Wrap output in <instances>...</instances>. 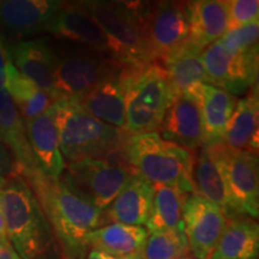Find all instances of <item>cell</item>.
Instances as JSON below:
<instances>
[{
    "mask_svg": "<svg viewBox=\"0 0 259 259\" xmlns=\"http://www.w3.org/2000/svg\"><path fill=\"white\" fill-rule=\"evenodd\" d=\"M155 185L135 174L105 210L106 221L142 227L147 225L153 206Z\"/></svg>",
    "mask_w": 259,
    "mask_h": 259,
    "instance_id": "20",
    "label": "cell"
},
{
    "mask_svg": "<svg viewBox=\"0 0 259 259\" xmlns=\"http://www.w3.org/2000/svg\"><path fill=\"white\" fill-rule=\"evenodd\" d=\"M120 80L125 99L124 131L128 135L156 132L174 99L164 70L154 61L124 65Z\"/></svg>",
    "mask_w": 259,
    "mask_h": 259,
    "instance_id": "4",
    "label": "cell"
},
{
    "mask_svg": "<svg viewBox=\"0 0 259 259\" xmlns=\"http://www.w3.org/2000/svg\"><path fill=\"white\" fill-rule=\"evenodd\" d=\"M16 174H18L17 163L6 145L0 142V189Z\"/></svg>",
    "mask_w": 259,
    "mask_h": 259,
    "instance_id": "33",
    "label": "cell"
},
{
    "mask_svg": "<svg viewBox=\"0 0 259 259\" xmlns=\"http://www.w3.org/2000/svg\"><path fill=\"white\" fill-rule=\"evenodd\" d=\"M10 61L6 45L3 40L2 30H0V89H5V80H6V67Z\"/></svg>",
    "mask_w": 259,
    "mask_h": 259,
    "instance_id": "34",
    "label": "cell"
},
{
    "mask_svg": "<svg viewBox=\"0 0 259 259\" xmlns=\"http://www.w3.org/2000/svg\"><path fill=\"white\" fill-rule=\"evenodd\" d=\"M63 5L60 0H0V27L17 38L48 32Z\"/></svg>",
    "mask_w": 259,
    "mask_h": 259,
    "instance_id": "14",
    "label": "cell"
},
{
    "mask_svg": "<svg viewBox=\"0 0 259 259\" xmlns=\"http://www.w3.org/2000/svg\"><path fill=\"white\" fill-rule=\"evenodd\" d=\"M5 90L25 122L44 114L54 102L47 93L19 72L11 61L6 67Z\"/></svg>",
    "mask_w": 259,
    "mask_h": 259,
    "instance_id": "27",
    "label": "cell"
},
{
    "mask_svg": "<svg viewBox=\"0 0 259 259\" xmlns=\"http://www.w3.org/2000/svg\"><path fill=\"white\" fill-rule=\"evenodd\" d=\"M135 174L121 154L71 162L60 179L77 196L105 211Z\"/></svg>",
    "mask_w": 259,
    "mask_h": 259,
    "instance_id": "7",
    "label": "cell"
},
{
    "mask_svg": "<svg viewBox=\"0 0 259 259\" xmlns=\"http://www.w3.org/2000/svg\"><path fill=\"white\" fill-rule=\"evenodd\" d=\"M259 37V23L229 29L220 38L222 45L234 53H257Z\"/></svg>",
    "mask_w": 259,
    "mask_h": 259,
    "instance_id": "31",
    "label": "cell"
},
{
    "mask_svg": "<svg viewBox=\"0 0 259 259\" xmlns=\"http://www.w3.org/2000/svg\"><path fill=\"white\" fill-rule=\"evenodd\" d=\"M0 241H9L8 234H6V227L4 216H3L2 210H0Z\"/></svg>",
    "mask_w": 259,
    "mask_h": 259,
    "instance_id": "37",
    "label": "cell"
},
{
    "mask_svg": "<svg viewBox=\"0 0 259 259\" xmlns=\"http://www.w3.org/2000/svg\"><path fill=\"white\" fill-rule=\"evenodd\" d=\"M203 147L218 164L232 216L244 215L257 219L259 215L257 154L251 150L229 148L223 142Z\"/></svg>",
    "mask_w": 259,
    "mask_h": 259,
    "instance_id": "8",
    "label": "cell"
},
{
    "mask_svg": "<svg viewBox=\"0 0 259 259\" xmlns=\"http://www.w3.org/2000/svg\"><path fill=\"white\" fill-rule=\"evenodd\" d=\"M0 210L10 244L22 259H63L40 203L19 173L0 189Z\"/></svg>",
    "mask_w": 259,
    "mask_h": 259,
    "instance_id": "2",
    "label": "cell"
},
{
    "mask_svg": "<svg viewBox=\"0 0 259 259\" xmlns=\"http://www.w3.org/2000/svg\"><path fill=\"white\" fill-rule=\"evenodd\" d=\"M0 142H3V141H2V137H0Z\"/></svg>",
    "mask_w": 259,
    "mask_h": 259,
    "instance_id": "39",
    "label": "cell"
},
{
    "mask_svg": "<svg viewBox=\"0 0 259 259\" xmlns=\"http://www.w3.org/2000/svg\"><path fill=\"white\" fill-rule=\"evenodd\" d=\"M82 3L102 29L111 56L122 66L153 61L145 40L138 3L137 5L106 0Z\"/></svg>",
    "mask_w": 259,
    "mask_h": 259,
    "instance_id": "6",
    "label": "cell"
},
{
    "mask_svg": "<svg viewBox=\"0 0 259 259\" xmlns=\"http://www.w3.org/2000/svg\"><path fill=\"white\" fill-rule=\"evenodd\" d=\"M53 36L111 56L108 41L83 3H64L50 30ZM112 57V56H111Z\"/></svg>",
    "mask_w": 259,
    "mask_h": 259,
    "instance_id": "16",
    "label": "cell"
},
{
    "mask_svg": "<svg viewBox=\"0 0 259 259\" xmlns=\"http://www.w3.org/2000/svg\"><path fill=\"white\" fill-rule=\"evenodd\" d=\"M0 259H22L10 241H0Z\"/></svg>",
    "mask_w": 259,
    "mask_h": 259,
    "instance_id": "35",
    "label": "cell"
},
{
    "mask_svg": "<svg viewBox=\"0 0 259 259\" xmlns=\"http://www.w3.org/2000/svg\"><path fill=\"white\" fill-rule=\"evenodd\" d=\"M54 121L65 160L109 158L122 154L128 134L97 120L76 99L61 97L53 102Z\"/></svg>",
    "mask_w": 259,
    "mask_h": 259,
    "instance_id": "3",
    "label": "cell"
},
{
    "mask_svg": "<svg viewBox=\"0 0 259 259\" xmlns=\"http://www.w3.org/2000/svg\"><path fill=\"white\" fill-rule=\"evenodd\" d=\"M258 89L254 85L244 99L236 103L227 124L223 143L233 149L254 151L258 147Z\"/></svg>",
    "mask_w": 259,
    "mask_h": 259,
    "instance_id": "25",
    "label": "cell"
},
{
    "mask_svg": "<svg viewBox=\"0 0 259 259\" xmlns=\"http://www.w3.org/2000/svg\"><path fill=\"white\" fill-rule=\"evenodd\" d=\"M6 50L16 69L56 101L57 54L50 38L18 40L6 45Z\"/></svg>",
    "mask_w": 259,
    "mask_h": 259,
    "instance_id": "13",
    "label": "cell"
},
{
    "mask_svg": "<svg viewBox=\"0 0 259 259\" xmlns=\"http://www.w3.org/2000/svg\"><path fill=\"white\" fill-rule=\"evenodd\" d=\"M120 71L121 69L101 80L77 101L97 120L115 128L124 130L126 115Z\"/></svg>",
    "mask_w": 259,
    "mask_h": 259,
    "instance_id": "22",
    "label": "cell"
},
{
    "mask_svg": "<svg viewBox=\"0 0 259 259\" xmlns=\"http://www.w3.org/2000/svg\"><path fill=\"white\" fill-rule=\"evenodd\" d=\"M59 244L64 259H82L88 251V236L106 222L103 210L72 192L61 179L41 170L25 177Z\"/></svg>",
    "mask_w": 259,
    "mask_h": 259,
    "instance_id": "1",
    "label": "cell"
},
{
    "mask_svg": "<svg viewBox=\"0 0 259 259\" xmlns=\"http://www.w3.org/2000/svg\"><path fill=\"white\" fill-rule=\"evenodd\" d=\"M211 259H218V258H211Z\"/></svg>",
    "mask_w": 259,
    "mask_h": 259,
    "instance_id": "40",
    "label": "cell"
},
{
    "mask_svg": "<svg viewBox=\"0 0 259 259\" xmlns=\"http://www.w3.org/2000/svg\"><path fill=\"white\" fill-rule=\"evenodd\" d=\"M202 60L209 84L239 95L257 85V53H234L218 40L202 52Z\"/></svg>",
    "mask_w": 259,
    "mask_h": 259,
    "instance_id": "11",
    "label": "cell"
},
{
    "mask_svg": "<svg viewBox=\"0 0 259 259\" xmlns=\"http://www.w3.org/2000/svg\"><path fill=\"white\" fill-rule=\"evenodd\" d=\"M148 235L143 227L112 222L90 233L88 246L116 258L132 259L143 248Z\"/></svg>",
    "mask_w": 259,
    "mask_h": 259,
    "instance_id": "24",
    "label": "cell"
},
{
    "mask_svg": "<svg viewBox=\"0 0 259 259\" xmlns=\"http://www.w3.org/2000/svg\"><path fill=\"white\" fill-rule=\"evenodd\" d=\"M187 196L179 187L155 185L153 206L145 225L147 231L184 233L183 211Z\"/></svg>",
    "mask_w": 259,
    "mask_h": 259,
    "instance_id": "26",
    "label": "cell"
},
{
    "mask_svg": "<svg viewBox=\"0 0 259 259\" xmlns=\"http://www.w3.org/2000/svg\"><path fill=\"white\" fill-rule=\"evenodd\" d=\"M226 221V213L218 205L196 193L187 196L183 211V232L194 258L211 259Z\"/></svg>",
    "mask_w": 259,
    "mask_h": 259,
    "instance_id": "12",
    "label": "cell"
},
{
    "mask_svg": "<svg viewBox=\"0 0 259 259\" xmlns=\"http://www.w3.org/2000/svg\"><path fill=\"white\" fill-rule=\"evenodd\" d=\"M259 227L252 218L236 215L227 218L226 226L211 258L257 259Z\"/></svg>",
    "mask_w": 259,
    "mask_h": 259,
    "instance_id": "23",
    "label": "cell"
},
{
    "mask_svg": "<svg viewBox=\"0 0 259 259\" xmlns=\"http://www.w3.org/2000/svg\"><path fill=\"white\" fill-rule=\"evenodd\" d=\"M189 252L184 233L154 232L148 235L143 248L132 259H179Z\"/></svg>",
    "mask_w": 259,
    "mask_h": 259,
    "instance_id": "30",
    "label": "cell"
},
{
    "mask_svg": "<svg viewBox=\"0 0 259 259\" xmlns=\"http://www.w3.org/2000/svg\"><path fill=\"white\" fill-rule=\"evenodd\" d=\"M25 126L29 143L41 171L52 179H60L66 163L60 150L53 105L44 114L25 122Z\"/></svg>",
    "mask_w": 259,
    "mask_h": 259,
    "instance_id": "18",
    "label": "cell"
},
{
    "mask_svg": "<svg viewBox=\"0 0 259 259\" xmlns=\"http://www.w3.org/2000/svg\"><path fill=\"white\" fill-rule=\"evenodd\" d=\"M162 138L190 151L204 144V132L199 106L190 94H181L173 99L158 128Z\"/></svg>",
    "mask_w": 259,
    "mask_h": 259,
    "instance_id": "15",
    "label": "cell"
},
{
    "mask_svg": "<svg viewBox=\"0 0 259 259\" xmlns=\"http://www.w3.org/2000/svg\"><path fill=\"white\" fill-rule=\"evenodd\" d=\"M56 54L57 100L61 97L80 99L122 66L108 54L77 45L56 52Z\"/></svg>",
    "mask_w": 259,
    "mask_h": 259,
    "instance_id": "10",
    "label": "cell"
},
{
    "mask_svg": "<svg viewBox=\"0 0 259 259\" xmlns=\"http://www.w3.org/2000/svg\"><path fill=\"white\" fill-rule=\"evenodd\" d=\"M151 59L162 64L190 47L187 2L138 3Z\"/></svg>",
    "mask_w": 259,
    "mask_h": 259,
    "instance_id": "9",
    "label": "cell"
},
{
    "mask_svg": "<svg viewBox=\"0 0 259 259\" xmlns=\"http://www.w3.org/2000/svg\"><path fill=\"white\" fill-rule=\"evenodd\" d=\"M158 65H161L166 72L174 97L186 94L194 85L209 84L203 65L202 53L191 47Z\"/></svg>",
    "mask_w": 259,
    "mask_h": 259,
    "instance_id": "29",
    "label": "cell"
},
{
    "mask_svg": "<svg viewBox=\"0 0 259 259\" xmlns=\"http://www.w3.org/2000/svg\"><path fill=\"white\" fill-rule=\"evenodd\" d=\"M228 11V30L244 27L258 22L259 2L258 0H229L227 2Z\"/></svg>",
    "mask_w": 259,
    "mask_h": 259,
    "instance_id": "32",
    "label": "cell"
},
{
    "mask_svg": "<svg viewBox=\"0 0 259 259\" xmlns=\"http://www.w3.org/2000/svg\"><path fill=\"white\" fill-rule=\"evenodd\" d=\"M179 259H197V258H193V257H189V255H185V257H181Z\"/></svg>",
    "mask_w": 259,
    "mask_h": 259,
    "instance_id": "38",
    "label": "cell"
},
{
    "mask_svg": "<svg viewBox=\"0 0 259 259\" xmlns=\"http://www.w3.org/2000/svg\"><path fill=\"white\" fill-rule=\"evenodd\" d=\"M0 137L17 163L22 177L41 170L29 143L25 121L5 89H0Z\"/></svg>",
    "mask_w": 259,
    "mask_h": 259,
    "instance_id": "17",
    "label": "cell"
},
{
    "mask_svg": "<svg viewBox=\"0 0 259 259\" xmlns=\"http://www.w3.org/2000/svg\"><path fill=\"white\" fill-rule=\"evenodd\" d=\"M186 94L192 95L199 106L204 132L203 145L222 142L227 124L238 103L235 95L210 84L194 85Z\"/></svg>",
    "mask_w": 259,
    "mask_h": 259,
    "instance_id": "19",
    "label": "cell"
},
{
    "mask_svg": "<svg viewBox=\"0 0 259 259\" xmlns=\"http://www.w3.org/2000/svg\"><path fill=\"white\" fill-rule=\"evenodd\" d=\"M190 25V47L202 52L221 38L228 30L226 0L187 2Z\"/></svg>",
    "mask_w": 259,
    "mask_h": 259,
    "instance_id": "21",
    "label": "cell"
},
{
    "mask_svg": "<svg viewBox=\"0 0 259 259\" xmlns=\"http://www.w3.org/2000/svg\"><path fill=\"white\" fill-rule=\"evenodd\" d=\"M192 183L194 193L218 205L226 213V218H231L232 211L221 173L204 147L199 148L198 153L194 155Z\"/></svg>",
    "mask_w": 259,
    "mask_h": 259,
    "instance_id": "28",
    "label": "cell"
},
{
    "mask_svg": "<svg viewBox=\"0 0 259 259\" xmlns=\"http://www.w3.org/2000/svg\"><path fill=\"white\" fill-rule=\"evenodd\" d=\"M196 151H190L166 141L158 132L128 135L122 156L136 174L154 185L179 187L194 193L192 167Z\"/></svg>",
    "mask_w": 259,
    "mask_h": 259,
    "instance_id": "5",
    "label": "cell"
},
{
    "mask_svg": "<svg viewBox=\"0 0 259 259\" xmlns=\"http://www.w3.org/2000/svg\"><path fill=\"white\" fill-rule=\"evenodd\" d=\"M82 259H120V258H116L114 255L106 253V252L97 250V248L89 247L88 251L85 252V254L83 255Z\"/></svg>",
    "mask_w": 259,
    "mask_h": 259,
    "instance_id": "36",
    "label": "cell"
}]
</instances>
